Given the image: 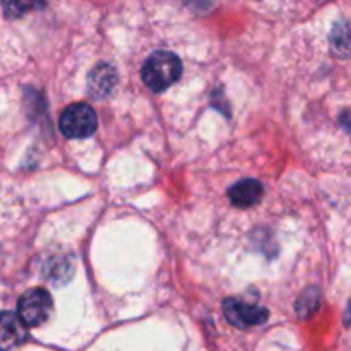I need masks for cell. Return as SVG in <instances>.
<instances>
[{
  "mask_svg": "<svg viewBox=\"0 0 351 351\" xmlns=\"http://www.w3.org/2000/svg\"><path fill=\"white\" fill-rule=\"evenodd\" d=\"M182 71V60L171 51H154L146 58L143 65V81L151 91L161 93L165 89L170 88L171 84L180 79Z\"/></svg>",
  "mask_w": 351,
  "mask_h": 351,
  "instance_id": "obj_1",
  "label": "cell"
},
{
  "mask_svg": "<svg viewBox=\"0 0 351 351\" xmlns=\"http://www.w3.org/2000/svg\"><path fill=\"white\" fill-rule=\"evenodd\" d=\"M62 134L69 139H86L93 136L98 127L95 110L86 103H75L65 108L58 122Z\"/></svg>",
  "mask_w": 351,
  "mask_h": 351,
  "instance_id": "obj_2",
  "label": "cell"
},
{
  "mask_svg": "<svg viewBox=\"0 0 351 351\" xmlns=\"http://www.w3.org/2000/svg\"><path fill=\"white\" fill-rule=\"evenodd\" d=\"M51 308H53V302H51L50 293L43 288H33L19 298L17 315L26 326L36 328L48 321Z\"/></svg>",
  "mask_w": 351,
  "mask_h": 351,
  "instance_id": "obj_3",
  "label": "cell"
},
{
  "mask_svg": "<svg viewBox=\"0 0 351 351\" xmlns=\"http://www.w3.org/2000/svg\"><path fill=\"white\" fill-rule=\"evenodd\" d=\"M223 312H225V317L228 319L230 324L239 329L256 328V326L264 324L269 317L267 308L261 307V305L247 304V302L237 300V298H226L223 302Z\"/></svg>",
  "mask_w": 351,
  "mask_h": 351,
  "instance_id": "obj_4",
  "label": "cell"
},
{
  "mask_svg": "<svg viewBox=\"0 0 351 351\" xmlns=\"http://www.w3.org/2000/svg\"><path fill=\"white\" fill-rule=\"evenodd\" d=\"M26 338V324L14 312H0V351H9Z\"/></svg>",
  "mask_w": 351,
  "mask_h": 351,
  "instance_id": "obj_5",
  "label": "cell"
},
{
  "mask_svg": "<svg viewBox=\"0 0 351 351\" xmlns=\"http://www.w3.org/2000/svg\"><path fill=\"white\" fill-rule=\"evenodd\" d=\"M117 86V71L110 64H98L88 79V91L95 99H103Z\"/></svg>",
  "mask_w": 351,
  "mask_h": 351,
  "instance_id": "obj_6",
  "label": "cell"
},
{
  "mask_svg": "<svg viewBox=\"0 0 351 351\" xmlns=\"http://www.w3.org/2000/svg\"><path fill=\"white\" fill-rule=\"evenodd\" d=\"M264 187L259 180L245 178V180L237 182L228 191V197L235 208H250L256 206L263 199Z\"/></svg>",
  "mask_w": 351,
  "mask_h": 351,
  "instance_id": "obj_7",
  "label": "cell"
},
{
  "mask_svg": "<svg viewBox=\"0 0 351 351\" xmlns=\"http://www.w3.org/2000/svg\"><path fill=\"white\" fill-rule=\"evenodd\" d=\"M74 274V267H72L71 261L67 257H58V259H48L47 266H45V278L48 281H55V283H67Z\"/></svg>",
  "mask_w": 351,
  "mask_h": 351,
  "instance_id": "obj_8",
  "label": "cell"
},
{
  "mask_svg": "<svg viewBox=\"0 0 351 351\" xmlns=\"http://www.w3.org/2000/svg\"><path fill=\"white\" fill-rule=\"evenodd\" d=\"M5 17L17 19V17L26 16L31 10H36L45 7V0H0Z\"/></svg>",
  "mask_w": 351,
  "mask_h": 351,
  "instance_id": "obj_9",
  "label": "cell"
},
{
  "mask_svg": "<svg viewBox=\"0 0 351 351\" xmlns=\"http://www.w3.org/2000/svg\"><path fill=\"white\" fill-rule=\"evenodd\" d=\"M319 305H321V293H319L317 288H308V290L298 298L297 304H295V311L298 312L300 317L307 319L317 311Z\"/></svg>",
  "mask_w": 351,
  "mask_h": 351,
  "instance_id": "obj_10",
  "label": "cell"
},
{
  "mask_svg": "<svg viewBox=\"0 0 351 351\" xmlns=\"http://www.w3.org/2000/svg\"><path fill=\"white\" fill-rule=\"evenodd\" d=\"M331 43H332V48H335L336 53L341 55V57H348V51H350L348 24L346 23L336 24L335 29H332V34H331Z\"/></svg>",
  "mask_w": 351,
  "mask_h": 351,
  "instance_id": "obj_11",
  "label": "cell"
}]
</instances>
